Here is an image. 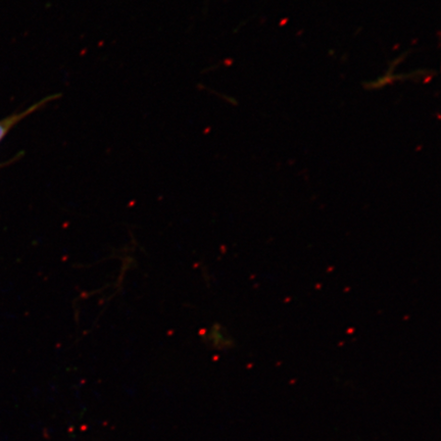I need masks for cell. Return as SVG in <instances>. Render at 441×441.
I'll return each instance as SVG.
<instances>
[{"instance_id":"1","label":"cell","mask_w":441,"mask_h":441,"mask_svg":"<svg viewBox=\"0 0 441 441\" xmlns=\"http://www.w3.org/2000/svg\"><path fill=\"white\" fill-rule=\"evenodd\" d=\"M60 97H62L61 93L47 96V97L43 98V99H41L40 101H38L35 104L31 105L30 107H28V109L25 110L24 112L9 115V116L5 117V119L0 121V142L3 140V138L7 135V133L11 131L18 122H21L22 120L25 119L26 116L32 114L33 113L37 112L38 110L42 109V107L45 106L48 102H51V101H53L55 99H58Z\"/></svg>"}]
</instances>
